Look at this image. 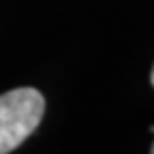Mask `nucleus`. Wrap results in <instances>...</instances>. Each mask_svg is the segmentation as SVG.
I'll use <instances>...</instances> for the list:
<instances>
[{
  "label": "nucleus",
  "mask_w": 154,
  "mask_h": 154,
  "mask_svg": "<svg viewBox=\"0 0 154 154\" xmlns=\"http://www.w3.org/2000/svg\"><path fill=\"white\" fill-rule=\"evenodd\" d=\"M45 99L36 88H15L0 94V154L13 152L38 128Z\"/></svg>",
  "instance_id": "nucleus-1"
},
{
  "label": "nucleus",
  "mask_w": 154,
  "mask_h": 154,
  "mask_svg": "<svg viewBox=\"0 0 154 154\" xmlns=\"http://www.w3.org/2000/svg\"><path fill=\"white\" fill-rule=\"evenodd\" d=\"M150 82H152V88H154V66H152V73H150Z\"/></svg>",
  "instance_id": "nucleus-2"
},
{
  "label": "nucleus",
  "mask_w": 154,
  "mask_h": 154,
  "mask_svg": "<svg viewBox=\"0 0 154 154\" xmlns=\"http://www.w3.org/2000/svg\"><path fill=\"white\" fill-rule=\"evenodd\" d=\"M150 152H152V154H154V143H152V148H150Z\"/></svg>",
  "instance_id": "nucleus-3"
}]
</instances>
